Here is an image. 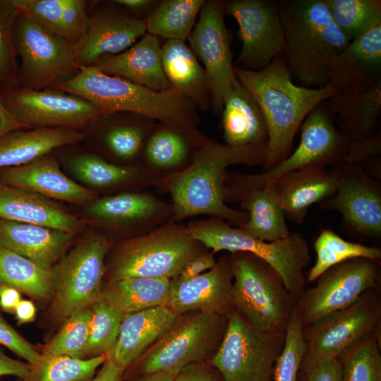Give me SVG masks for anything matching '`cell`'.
Masks as SVG:
<instances>
[{"instance_id": "obj_1", "label": "cell", "mask_w": 381, "mask_h": 381, "mask_svg": "<svg viewBox=\"0 0 381 381\" xmlns=\"http://www.w3.org/2000/svg\"><path fill=\"white\" fill-rule=\"evenodd\" d=\"M266 153L267 144L233 147L209 138L188 167L155 181L152 186L159 193L170 195V222L207 215L241 227L248 220V213L229 207L224 202L226 169L234 164L262 166Z\"/></svg>"}, {"instance_id": "obj_2", "label": "cell", "mask_w": 381, "mask_h": 381, "mask_svg": "<svg viewBox=\"0 0 381 381\" xmlns=\"http://www.w3.org/2000/svg\"><path fill=\"white\" fill-rule=\"evenodd\" d=\"M234 73L254 97L266 123L268 140L263 171L291 154L295 135L306 116L339 91L329 84L321 87L295 85L283 54L260 71L234 66Z\"/></svg>"}, {"instance_id": "obj_3", "label": "cell", "mask_w": 381, "mask_h": 381, "mask_svg": "<svg viewBox=\"0 0 381 381\" xmlns=\"http://www.w3.org/2000/svg\"><path fill=\"white\" fill-rule=\"evenodd\" d=\"M286 48L287 67L303 85L328 84L332 59L350 40L333 20L325 0L277 1Z\"/></svg>"}, {"instance_id": "obj_4", "label": "cell", "mask_w": 381, "mask_h": 381, "mask_svg": "<svg viewBox=\"0 0 381 381\" xmlns=\"http://www.w3.org/2000/svg\"><path fill=\"white\" fill-rule=\"evenodd\" d=\"M52 88L79 96L105 114L123 112L157 122L198 123L195 104L174 90H153L104 73L94 66H79L73 77Z\"/></svg>"}, {"instance_id": "obj_5", "label": "cell", "mask_w": 381, "mask_h": 381, "mask_svg": "<svg viewBox=\"0 0 381 381\" xmlns=\"http://www.w3.org/2000/svg\"><path fill=\"white\" fill-rule=\"evenodd\" d=\"M205 246L186 224L167 222L146 234L114 243L106 264L107 280L126 277L174 279Z\"/></svg>"}, {"instance_id": "obj_6", "label": "cell", "mask_w": 381, "mask_h": 381, "mask_svg": "<svg viewBox=\"0 0 381 381\" xmlns=\"http://www.w3.org/2000/svg\"><path fill=\"white\" fill-rule=\"evenodd\" d=\"M234 310L254 329L268 334H286L296 299L279 274L253 253H229Z\"/></svg>"}, {"instance_id": "obj_7", "label": "cell", "mask_w": 381, "mask_h": 381, "mask_svg": "<svg viewBox=\"0 0 381 381\" xmlns=\"http://www.w3.org/2000/svg\"><path fill=\"white\" fill-rule=\"evenodd\" d=\"M186 226L190 235L213 253L248 252L272 266L281 276L289 291L297 300L306 289L303 270L310 260L308 243L298 231L281 240L258 239L241 228L215 217L193 220Z\"/></svg>"}, {"instance_id": "obj_8", "label": "cell", "mask_w": 381, "mask_h": 381, "mask_svg": "<svg viewBox=\"0 0 381 381\" xmlns=\"http://www.w3.org/2000/svg\"><path fill=\"white\" fill-rule=\"evenodd\" d=\"M228 317L200 310L178 315L171 328L126 370L129 379L154 372L174 377L189 365L210 361L226 334Z\"/></svg>"}, {"instance_id": "obj_9", "label": "cell", "mask_w": 381, "mask_h": 381, "mask_svg": "<svg viewBox=\"0 0 381 381\" xmlns=\"http://www.w3.org/2000/svg\"><path fill=\"white\" fill-rule=\"evenodd\" d=\"M298 147L269 171L246 174L226 171L224 181L225 203L238 195L276 182L284 175L310 166L335 167L345 163L349 140L334 125V116L323 105L312 110L300 126Z\"/></svg>"}, {"instance_id": "obj_10", "label": "cell", "mask_w": 381, "mask_h": 381, "mask_svg": "<svg viewBox=\"0 0 381 381\" xmlns=\"http://www.w3.org/2000/svg\"><path fill=\"white\" fill-rule=\"evenodd\" d=\"M114 243L100 232H91L52 267V315L66 319L101 298L106 257Z\"/></svg>"}, {"instance_id": "obj_11", "label": "cell", "mask_w": 381, "mask_h": 381, "mask_svg": "<svg viewBox=\"0 0 381 381\" xmlns=\"http://www.w3.org/2000/svg\"><path fill=\"white\" fill-rule=\"evenodd\" d=\"M13 43L21 61L20 86L36 90L52 88L79 71L73 45L20 10L13 27Z\"/></svg>"}, {"instance_id": "obj_12", "label": "cell", "mask_w": 381, "mask_h": 381, "mask_svg": "<svg viewBox=\"0 0 381 381\" xmlns=\"http://www.w3.org/2000/svg\"><path fill=\"white\" fill-rule=\"evenodd\" d=\"M381 329L380 289L365 291L350 306L303 327L306 352L301 364L337 358Z\"/></svg>"}, {"instance_id": "obj_13", "label": "cell", "mask_w": 381, "mask_h": 381, "mask_svg": "<svg viewBox=\"0 0 381 381\" xmlns=\"http://www.w3.org/2000/svg\"><path fill=\"white\" fill-rule=\"evenodd\" d=\"M285 334L260 332L234 310L228 317L222 343L210 362L224 381H274V368Z\"/></svg>"}, {"instance_id": "obj_14", "label": "cell", "mask_w": 381, "mask_h": 381, "mask_svg": "<svg viewBox=\"0 0 381 381\" xmlns=\"http://www.w3.org/2000/svg\"><path fill=\"white\" fill-rule=\"evenodd\" d=\"M0 95L8 111L28 128L79 130L105 114L85 99L56 88L0 87Z\"/></svg>"}, {"instance_id": "obj_15", "label": "cell", "mask_w": 381, "mask_h": 381, "mask_svg": "<svg viewBox=\"0 0 381 381\" xmlns=\"http://www.w3.org/2000/svg\"><path fill=\"white\" fill-rule=\"evenodd\" d=\"M316 282L296 300L303 327L350 306L365 291L380 289L378 261L362 258L349 260L329 268Z\"/></svg>"}, {"instance_id": "obj_16", "label": "cell", "mask_w": 381, "mask_h": 381, "mask_svg": "<svg viewBox=\"0 0 381 381\" xmlns=\"http://www.w3.org/2000/svg\"><path fill=\"white\" fill-rule=\"evenodd\" d=\"M224 11L238 25L242 47L234 66L257 71L267 67L286 48L277 1H223Z\"/></svg>"}, {"instance_id": "obj_17", "label": "cell", "mask_w": 381, "mask_h": 381, "mask_svg": "<svg viewBox=\"0 0 381 381\" xmlns=\"http://www.w3.org/2000/svg\"><path fill=\"white\" fill-rule=\"evenodd\" d=\"M223 1H205L188 38L189 47L204 66L215 113L222 110L223 99L237 82L232 64L231 37L224 19Z\"/></svg>"}, {"instance_id": "obj_18", "label": "cell", "mask_w": 381, "mask_h": 381, "mask_svg": "<svg viewBox=\"0 0 381 381\" xmlns=\"http://www.w3.org/2000/svg\"><path fill=\"white\" fill-rule=\"evenodd\" d=\"M337 189L320 203L323 210L341 215L346 229L365 239L381 238V186L360 166L343 164L332 168Z\"/></svg>"}, {"instance_id": "obj_19", "label": "cell", "mask_w": 381, "mask_h": 381, "mask_svg": "<svg viewBox=\"0 0 381 381\" xmlns=\"http://www.w3.org/2000/svg\"><path fill=\"white\" fill-rule=\"evenodd\" d=\"M86 213L121 240L146 234L167 222L172 208L148 191H122L97 198L86 205Z\"/></svg>"}, {"instance_id": "obj_20", "label": "cell", "mask_w": 381, "mask_h": 381, "mask_svg": "<svg viewBox=\"0 0 381 381\" xmlns=\"http://www.w3.org/2000/svg\"><path fill=\"white\" fill-rule=\"evenodd\" d=\"M146 32L145 20L128 14L113 1L88 13L85 31L73 45L78 66H92L100 59L119 54Z\"/></svg>"}, {"instance_id": "obj_21", "label": "cell", "mask_w": 381, "mask_h": 381, "mask_svg": "<svg viewBox=\"0 0 381 381\" xmlns=\"http://www.w3.org/2000/svg\"><path fill=\"white\" fill-rule=\"evenodd\" d=\"M208 139L196 124L157 121L146 139L138 166L155 181L170 176L188 167Z\"/></svg>"}, {"instance_id": "obj_22", "label": "cell", "mask_w": 381, "mask_h": 381, "mask_svg": "<svg viewBox=\"0 0 381 381\" xmlns=\"http://www.w3.org/2000/svg\"><path fill=\"white\" fill-rule=\"evenodd\" d=\"M233 279L229 254L225 253L202 274L186 280L171 279L167 307L176 315L200 310L228 317L234 310Z\"/></svg>"}, {"instance_id": "obj_23", "label": "cell", "mask_w": 381, "mask_h": 381, "mask_svg": "<svg viewBox=\"0 0 381 381\" xmlns=\"http://www.w3.org/2000/svg\"><path fill=\"white\" fill-rule=\"evenodd\" d=\"M328 80L344 92L367 90L381 82V23L351 40L334 56Z\"/></svg>"}, {"instance_id": "obj_24", "label": "cell", "mask_w": 381, "mask_h": 381, "mask_svg": "<svg viewBox=\"0 0 381 381\" xmlns=\"http://www.w3.org/2000/svg\"><path fill=\"white\" fill-rule=\"evenodd\" d=\"M0 181L50 200L87 205L97 193L66 176L56 159L44 156L29 164L0 169Z\"/></svg>"}, {"instance_id": "obj_25", "label": "cell", "mask_w": 381, "mask_h": 381, "mask_svg": "<svg viewBox=\"0 0 381 381\" xmlns=\"http://www.w3.org/2000/svg\"><path fill=\"white\" fill-rule=\"evenodd\" d=\"M177 318L167 306L125 315L107 358L126 370L171 328Z\"/></svg>"}, {"instance_id": "obj_26", "label": "cell", "mask_w": 381, "mask_h": 381, "mask_svg": "<svg viewBox=\"0 0 381 381\" xmlns=\"http://www.w3.org/2000/svg\"><path fill=\"white\" fill-rule=\"evenodd\" d=\"M158 37L146 33L125 51L104 56L94 65L110 75L156 91L171 89L162 64Z\"/></svg>"}, {"instance_id": "obj_27", "label": "cell", "mask_w": 381, "mask_h": 381, "mask_svg": "<svg viewBox=\"0 0 381 381\" xmlns=\"http://www.w3.org/2000/svg\"><path fill=\"white\" fill-rule=\"evenodd\" d=\"M0 219L44 226L72 234L85 224L52 200L0 181Z\"/></svg>"}, {"instance_id": "obj_28", "label": "cell", "mask_w": 381, "mask_h": 381, "mask_svg": "<svg viewBox=\"0 0 381 381\" xmlns=\"http://www.w3.org/2000/svg\"><path fill=\"white\" fill-rule=\"evenodd\" d=\"M74 234L44 226L0 219V246L52 270Z\"/></svg>"}, {"instance_id": "obj_29", "label": "cell", "mask_w": 381, "mask_h": 381, "mask_svg": "<svg viewBox=\"0 0 381 381\" xmlns=\"http://www.w3.org/2000/svg\"><path fill=\"white\" fill-rule=\"evenodd\" d=\"M285 214L302 224L310 207L331 197L337 189L333 169L310 166L289 173L274 182Z\"/></svg>"}, {"instance_id": "obj_30", "label": "cell", "mask_w": 381, "mask_h": 381, "mask_svg": "<svg viewBox=\"0 0 381 381\" xmlns=\"http://www.w3.org/2000/svg\"><path fill=\"white\" fill-rule=\"evenodd\" d=\"M222 126L225 144L229 146L267 143V128L262 111L238 80L224 97Z\"/></svg>"}, {"instance_id": "obj_31", "label": "cell", "mask_w": 381, "mask_h": 381, "mask_svg": "<svg viewBox=\"0 0 381 381\" xmlns=\"http://www.w3.org/2000/svg\"><path fill=\"white\" fill-rule=\"evenodd\" d=\"M162 68L171 89L207 111L211 107L209 82L203 67L185 41L165 40L161 47Z\"/></svg>"}, {"instance_id": "obj_32", "label": "cell", "mask_w": 381, "mask_h": 381, "mask_svg": "<svg viewBox=\"0 0 381 381\" xmlns=\"http://www.w3.org/2000/svg\"><path fill=\"white\" fill-rule=\"evenodd\" d=\"M84 138L79 130L60 127L10 131L0 137V169L29 164Z\"/></svg>"}, {"instance_id": "obj_33", "label": "cell", "mask_w": 381, "mask_h": 381, "mask_svg": "<svg viewBox=\"0 0 381 381\" xmlns=\"http://www.w3.org/2000/svg\"><path fill=\"white\" fill-rule=\"evenodd\" d=\"M327 101L329 110L338 118L339 131L350 141H360L376 133L381 113V82L364 91H339Z\"/></svg>"}, {"instance_id": "obj_34", "label": "cell", "mask_w": 381, "mask_h": 381, "mask_svg": "<svg viewBox=\"0 0 381 381\" xmlns=\"http://www.w3.org/2000/svg\"><path fill=\"white\" fill-rule=\"evenodd\" d=\"M231 202H238L248 213L247 222L239 228L250 236L272 242L291 234L274 183L243 193Z\"/></svg>"}, {"instance_id": "obj_35", "label": "cell", "mask_w": 381, "mask_h": 381, "mask_svg": "<svg viewBox=\"0 0 381 381\" xmlns=\"http://www.w3.org/2000/svg\"><path fill=\"white\" fill-rule=\"evenodd\" d=\"M102 143L107 153L127 166H138L146 139L156 121L140 115L116 112L102 115Z\"/></svg>"}, {"instance_id": "obj_36", "label": "cell", "mask_w": 381, "mask_h": 381, "mask_svg": "<svg viewBox=\"0 0 381 381\" xmlns=\"http://www.w3.org/2000/svg\"><path fill=\"white\" fill-rule=\"evenodd\" d=\"M171 279L126 277L104 282L100 300L126 315L167 306Z\"/></svg>"}, {"instance_id": "obj_37", "label": "cell", "mask_w": 381, "mask_h": 381, "mask_svg": "<svg viewBox=\"0 0 381 381\" xmlns=\"http://www.w3.org/2000/svg\"><path fill=\"white\" fill-rule=\"evenodd\" d=\"M50 32L74 45L82 37L88 13L84 0H11Z\"/></svg>"}, {"instance_id": "obj_38", "label": "cell", "mask_w": 381, "mask_h": 381, "mask_svg": "<svg viewBox=\"0 0 381 381\" xmlns=\"http://www.w3.org/2000/svg\"><path fill=\"white\" fill-rule=\"evenodd\" d=\"M73 175L86 185L99 189L114 190L128 186H152L155 179L139 166L114 164L91 153L74 155L68 162Z\"/></svg>"}, {"instance_id": "obj_39", "label": "cell", "mask_w": 381, "mask_h": 381, "mask_svg": "<svg viewBox=\"0 0 381 381\" xmlns=\"http://www.w3.org/2000/svg\"><path fill=\"white\" fill-rule=\"evenodd\" d=\"M0 284L9 286L37 298H51L54 293L52 270L0 246Z\"/></svg>"}, {"instance_id": "obj_40", "label": "cell", "mask_w": 381, "mask_h": 381, "mask_svg": "<svg viewBox=\"0 0 381 381\" xmlns=\"http://www.w3.org/2000/svg\"><path fill=\"white\" fill-rule=\"evenodd\" d=\"M205 0H163L145 20L146 32L166 40L189 37Z\"/></svg>"}, {"instance_id": "obj_41", "label": "cell", "mask_w": 381, "mask_h": 381, "mask_svg": "<svg viewBox=\"0 0 381 381\" xmlns=\"http://www.w3.org/2000/svg\"><path fill=\"white\" fill-rule=\"evenodd\" d=\"M316 260L308 272L306 281L313 282L329 268L355 258L379 260L381 249L342 238L330 229H322L314 242Z\"/></svg>"}, {"instance_id": "obj_42", "label": "cell", "mask_w": 381, "mask_h": 381, "mask_svg": "<svg viewBox=\"0 0 381 381\" xmlns=\"http://www.w3.org/2000/svg\"><path fill=\"white\" fill-rule=\"evenodd\" d=\"M107 355L90 358H78L65 355L43 353L31 365L23 381H90Z\"/></svg>"}, {"instance_id": "obj_43", "label": "cell", "mask_w": 381, "mask_h": 381, "mask_svg": "<svg viewBox=\"0 0 381 381\" xmlns=\"http://www.w3.org/2000/svg\"><path fill=\"white\" fill-rule=\"evenodd\" d=\"M331 16L351 40L381 23L380 0H325Z\"/></svg>"}, {"instance_id": "obj_44", "label": "cell", "mask_w": 381, "mask_h": 381, "mask_svg": "<svg viewBox=\"0 0 381 381\" xmlns=\"http://www.w3.org/2000/svg\"><path fill=\"white\" fill-rule=\"evenodd\" d=\"M338 359L341 381H381L380 332L363 339Z\"/></svg>"}, {"instance_id": "obj_45", "label": "cell", "mask_w": 381, "mask_h": 381, "mask_svg": "<svg viewBox=\"0 0 381 381\" xmlns=\"http://www.w3.org/2000/svg\"><path fill=\"white\" fill-rule=\"evenodd\" d=\"M92 311L85 358L107 355L118 339L125 316L99 300L90 306Z\"/></svg>"}, {"instance_id": "obj_46", "label": "cell", "mask_w": 381, "mask_h": 381, "mask_svg": "<svg viewBox=\"0 0 381 381\" xmlns=\"http://www.w3.org/2000/svg\"><path fill=\"white\" fill-rule=\"evenodd\" d=\"M92 311L82 308L68 317L59 332L46 345L44 353L85 358Z\"/></svg>"}, {"instance_id": "obj_47", "label": "cell", "mask_w": 381, "mask_h": 381, "mask_svg": "<svg viewBox=\"0 0 381 381\" xmlns=\"http://www.w3.org/2000/svg\"><path fill=\"white\" fill-rule=\"evenodd\" d=\"M18 13L11 0H0V87L20 85L13 43V27Z\"/></svg>"}, {"instance_id": "obj_48", "label": "cell", "mask_w": 381, "mask_h": 381, "mask_svg": "<svg viewBox=\"0 0 381 381\" xmlns=\"http://www.w3.org/2000/svg\"><path fill=\"white\" fill-rule=\"evenodd\" d=\"M303 323L296 308L286 331L282 351L274 368V381H296L298 371L306 352Z\"/></svg>"}, {"instance_id": "obj_49", "label": "cell", "mask_w": 381, "mask_h": 381, "mask_svg": "<svg viewBox=\"0 0 381 381\" xmlns=\"http://www.w3.org/2000/svg\"><path fill=\"white\" fill-rule=\"evenodd\" d=\"M346 164L360 166L368 174L381 178V133L360 140L350 141Z\"/></svg>"}, {"instance_id": "obj_50", "label": "cell", "mask_w": 381, "mask_h": 381, "mask_svg": "<svg viewBox=\"0 0 381 381\" xmlns=\"http://www.w3.org/2000/svg\"><path fill=\"white\" fill-rule=\"evenodd\" d=\"M341 365L337 358L301 364L296 381H341Z\"/></svg>"}, {"instance_id": "obj_51", "label": "cell", "mask_w": 381, "mask_h": 381, "mask_svg": "<svg viewBox=\"0 0 381 381\" xmlns=\"http://www.w3.org/2000/svg\"><path fill=\"white\" fill-rule=\"evenodd\" d=\"M0 344L25 359L30 364H35L40 354L20 335L0 313Z\"/></svg>"}, {"instance_id": "obj_52", "label": "cell", "mask_w": 381, "mask_h": 381, "mask_svg": "<svg viewBox=\"0 0 381 381\" xmlns=\"http://www.w3.org/2000/svg\"><path fill=\"white\" fill-rule=\"evenodd\" d=\"M174 381H224L218 369L210 361L189 365L176 376Z\"/></svg>"}, {"instance_id": "obj_53", "label": "cell", "mask_w": 381, "mask_h": 381, "mask_svg": "<svg viewBox=\"0 0 381 381\" xmlns=\"http://www.w3.org/2000/svg\"><path fill=\"white\" fill-rule=\"evenodd\" d=\"M214 255L209 249L198 253L186 264L180 274L175 278L186 280L207 272L217 262Z\"/></svg>"}, {"instance_id": "obj_54", "label": "cell", "mask_w": 381, "mask_h": 381, "mask_svg": "<svg viewBox=\"0 0 381 381\" xmlns=\"http://www.w3.org/2000/svg\"><path fill=\"white\" fill-rule=\"evenodd\" d=\"M125 11L132 16L145 20L157 6L156 0H114Z\"/></svg>"}, {"instance_id": "obj_55", "label": "cell", "mask_w": 381, "mask_h": 381, "mask_svg": "<svg viewBox=\"0 0 381 381\" xmlns=\"http://www.w3.org/2000/svg\"><path fill=\"white\" fill-rule=\"evenodd\" d=\"M31 364L13 359L6 356L0 349V377L12 375L20 380H25L28 376Z\"/></svg>"}, {"instance_id": "obj_56", "label": "cell", "mask_w": 381, "mask_h": 381, "mask_svg": "<svg viewBox=\"0 0 381 381\" xmlns=\"http://www.w3.org/2000/svg\"><path fill=\"white\" fill-rule=\"evenodd\" d=\"M21 300L20 291L11 286L0 284V307L8 313H14Z\"/></svg>"}, {"instance_id": "obj_57", "label": "cell", "mask_w": 381, "mask_h": 381, "mask_svg": "<svg viewBox=\"0 0 381 381\" xmlns=\"http://www.w3.org/2000/svg\"><path fill=\"white\" fill-rule=\"evenodd\" d=\"M125 370L107 358L99 373L92 381H122Z\"/></svg>"}, {"instance_id": "obj_58", "label": "cell", "mask_w": 381, "mask_h": 381, "mask_svg": "<svg viewBox=\"0 0 381 381\" xmlns=\"http://www.w3.org/2000/svg\"><path fill=\"white\" fill-rule=\"evenodd\" d=\"M23 129L28 128L18 122L8 111L0 95V137L10 131Z\"/></svg>"}, {"instance_id": "obj_59", "label": "cell", "mask_w": 381, "mask_h": 381, "mask_svg": "<svg viewBox=\"0 0 381 381\" xmlns=\"http://www.w3.org/2000/svg\"><path fill=\"white\" fill-rule=\"evenodd\" d=\"M14 314L18 323H27L35 319L36 309L32 302L21 299L15 308Z\"/></svg>"}, {"instance_id": "obj_60", "label": "cell", "mask_w": 381, "mask_h": 381, "mask_svg": "<svg viewBox=\"0 0 381 381\" xmlns=\"http://www.w3.org/2000/svg\"><path fill=\"white\" fill-rule=\"evenodd\" d=\"M129 381H174V377L163 372H154L131 378Z\"/></svg>"}, {"instance_id": "obj_61", "label": "cell", "mask_w": 381, "mask_h": 381, "mask_svg": "<svg viewBox=\"0 0 381 381\" xmlns=\"http://www.w3.org/2000/svg\"><path fill=\"white\" fill-rule=\"evenodd\" d=\"M23 381V380H22Z\"/></svg>"}]
</instances>
